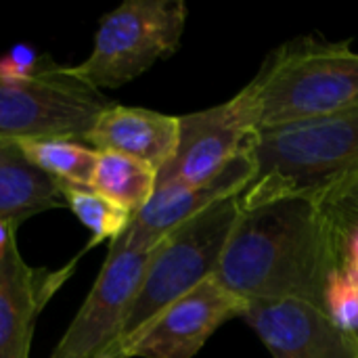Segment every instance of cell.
Returning <instances> with one entry per match:
<instances>
[{"mask_svg":"<svg viewBox=\"0 0 358 358\" xmlns=\"http://www.w3.org/2000/svg\"><path fill=\"white\" fill-rule=\"evenodd\" d=\"M340 268L338 224L317 195H294L241 210L214 277L248 302L302 300L323 308Z\"/></svg>","mask_w":358,"mask_h":358,"instance_id":"obj_1","label":"cell"},{"mask_svg":"<svg viewBox=\"0 0 358 358\" xmlns=\"http://www.w3.org/2000/svg\"><path fill=\"white\" fill-rule=\"evenodd\" d=\"M243 90L260 132L334 115L358 103V50L352 40L294 38L268 55Z\"/></svg>","mask_w":358,"mask_h":358,"instance_id":"obj_2","label":"cell"},{"mask_svg":"<svg viewBox=\"0 0 358 358\" xmlns=\"http://www.w3.org/2000/svg\"><path fill=\"white\" fill-rule=\"evenodd\" d=\"M250 155L254 178L239 195L241 210L294 195L319 197L358 168V103L321 120L262 130Z\"/></svg>","mask_w":358,"mask_h":358,"instance_id":"obj_3","label":"cell"},{"mask_svg":"<svg viewBox=\"0 0 358 358\" xmlns=\"http://www.w3.org/2000/svg\"><path fill=\"white\" fill-rule=\"evenodd\" d=\"M239 214V195L222 199L157 243L126 319L115 358H120L124 346L164 308L216 275Z\"/></svg>","mask_w":358,"mask_h":358,"instance_id":"obj_4","label":"cell"},{"mask_svg":"<svg viewBox=\"0 0 358 358\" xmlns=\"http://www.w3.org/2000/svg\"><path fill=\"white\" fill-rule=\"evenodd\" d=\"M187 15L182 0L122 2L103 15L90 55L69 73L94 90L122 88L178 50Z\"/></svg>","mask_w":358,"mask_h":358,"instance_id":"obj_5","label":"cell"},{"mask_svg":"<svg viewBox=\"0 0 358 358\" xmlns=\"http://www.w3.org/2000/svg\"><path fill=\"white\" fill-rule=\"evenodd\" d=\"M109 99L69 73L67 65L42 59L31 76L0 69V138L84 141Z\"/></svg>","mask_w":358,"mask_h":358,"instance_id":"obj_6","label":"cell"},{"mask_svg":"<svg viewBox=\"0 0 358 358\" xmlns=\"http://www.w3.org/2000/svg\"><path fill=\"white\" fill-rule=\"evenodd\" d=\"M178 122L176 153L157 172L155 187H199L214 180L250 151L260 132L256 109L243 88L222 105L178 115Z\"/></svg>","mask_w":358,"mask_h":358,"instance_id":"obj_7","label":"cell"},{"mask_svg":"<svg viewBox=\"0 0 358 358\" xmlns=\"http://www.w3.org/2000/svg\"><path fill=\"white\" fill-rule=\"evenodd\" d=\"M153 250H130L120 239L111 241L86 302L50 358H115Z\"/></svg>","mask_w":358,"mask_h":358,"instance_id":"obj_8","label":"cell"},{"mask_svg":"<svg viewBox=\"0 0 358 358\" xmlns=\"http://www.w3.org/2000/svg\"><path fill=\"white\" fill-rule=\"evenodd\" d=\"M250 302L216 277L164 308L122 350L120 358H193L218 327L243 319Z\"/></svg>","mask_w":358,"mask_h":358,"instance_id":"obj_9","label":"cell"},{"mask_svg":"<svg viewBox=\"0 0 358 358\" xmlns=\"http://www.w3.org/2000/svg\"><path fill=\"white\" fill-rule=\"evenodd\" d=\"M273 358H358V342L321 306L302 300L250 302L243 317Z\"/></svg>","mask_w":358,"mask_h":358,"instance_id":"obj_10","label":"cell"},{"mask_svg":"<svg viewBox=\"0 0 358 358\" xmlns=\"http://www.w3.org/2000/svg\"><path fill=\"white\" fill-rule=\"evenodd\" d=\"M254 178V159L243 153L220 176L199 187H155L151 199L132 216L117 239L130 250H153L180 224L210 206L241 195Z\"/></svg>","mask_w":358,"mask_h":358,"instance_id":"obj_11","label":"cell"},{"mask_svg":"<svg viewBox=\"0 0 358 358\" xmlns=\"http://www.w3.org/2000/svg\"><path fill=\"white\" fill-rule=\"evenodd\" d=\"M67 273L31 268L17 237L0 252V358H27L36 319Z\"/></svg>","mask_w":358,"mask_h":358,"instance_id":"obj_12","label":"cell"},{"mask_svg":"<svg viewBox=\"0 0 358 358\" xmlns=\"http://www.w3.org/2000/svg\"><path fill=\"white\" fill-rule=\"evenodd\" d=\"M178 134V115L111 103L96 115L82 143L99 153L132 157L159 172L174 157Z\"/></svg>","mask_w":358,"mask_h":358,"instance_id":"obj_13","label":"cell"},{"mask_svg":"<svg viewBox=\"0 0 358 358\" xmlns=\"http://www.w3.org/2000/svg\"><path fill=\"white\" fill-rule=\"evenodd\" d=\"M63 206V187L25 157L17 138H0V220L17 229L23 220Z\"/></svg>","mask_w":358,"mask_h":358,"instance_id":"obj_14","label":"cell"},{"mask_svg":"<svg viewBox=\"0 0 358 358\" xmlns=\"http://www.w3.org/2000/svg\"><path fill=\"white\" fill-rule=\"evenodd\" d=\"M157 185V170L117 153H99L90 189L117 203L132 216L151 199Z\"/></svg>","mask_w":358,"mask_h":358,"instance_id":"obj_15","label":"cell"},{"mask_svg":"<svg viewBox=\"0 0 358 358\" xmlns=\"http://www.w3.org/2000/svg\"><path fill=\"white\" fill-rule=\"evenodd\" d=\"M25 157L61 187H90L99 151L69 138H17Z\"/></svg>","mask_w":358,"mask_h":358,"instance_id":"obj_16","label":"cell"},{"mask_svg":"<svg viewBox=\"0 0 358 358\" xmlns=\"http://www.w3.org/2000/svg\"><path fill=\"white\" fill-rule=\"evenodd\" d=\"M63 195H65V206L78 216V220L92 235L86 250L107 239L115 241L120 235L126 233L132 220L130 212L109 201L107 197L99 195L90 187H63Z\"/></svg>","mask_w":358,"mask_h":358,"instance_id":"obj_17","label":"cell"},{"mask_svg":"<svg viewBox=\"0 0 358 358\" xmlns=\"http://www.w3.org/2000/svg\"><path fill=\"white\" fill-rule=\"evenodd\" d=\"M323 310L340 331L358 340V275L346 268L331 275L323 296Z\"/></svg>","mask_w":358,"mask_h":358,"instance_id":"obj_18","label":"cell"},{"mask_svg":"<svg viewBox=\"0 0 358 358\" xmlns=\"http://www.w3.org/2000/svg\"><path fill=\"white\" fill-rule=\"evenodd\" d=\"M319 199L338 224V229L358 222V168L348 172L331 189L321 193Z\"/></svg>","mask_w":358,"mask_h":358,"instance_id":"obj_19","label":"cell"},{"mask_svg":"<svg viewBox=\"0 0 358 358\" xmlns=\"http://www.w3.org/2000/svg\"><path fill=\"white\" fill-rule=\"evenodd\" d=\"M342 235V268L358 275V222L340 229Z\"/></svg>","mask_w":358,"mask_h":358,"instance_id":"obj_20","label":"cell"},{"mask_svg":"<svg viewBox=\"0 0 358 358\" xmlns=\"http://www.w3.org/2000/svg\"><path fill=\"white\" fill-rule=\"evenodd\" d=\"M357 342H358V340H357Z\"/></svg>","mask_w":358,"mask_h":358,"instance_id":"obj_21","label":"cell"}]
</instances>
